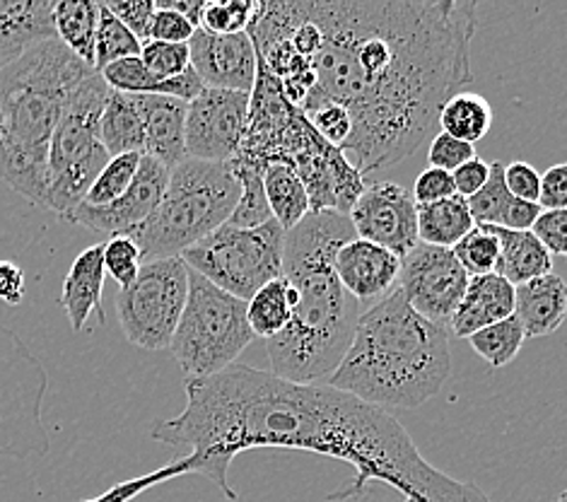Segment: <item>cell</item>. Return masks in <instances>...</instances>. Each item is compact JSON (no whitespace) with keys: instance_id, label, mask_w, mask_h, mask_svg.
Masks as SVG:
<instances>
[{"instance_id":"obj_26","label":"cell","mask_w":567,"mask_h":502,"mask_svg":"<svg viewBox=\"0 0 567 502\" xmlns=\"http://www.w3.org/2000/svg\"><path fill=\"white\" fill-rule=\"evenodd\" d=\"M112 160V155L104 151V147H94L92 153L85 157H80L73 165L59 172L56 176H51L49 192L44 198V208L51 213H56L59 218H69V215L83 203L90 194L92 184L97 182V176L106 167V162Z\"/></svg>"},{"instance_id":"obj_13","label":"cell","mask_w":567,"mask_h":502,"mask_svg":"<svg viewBox=\"0 0 567 502\" xmlns=\"http://www.w3.org/2000/svg\"><path fill=\"white\" fill-rule=\"evenodd\" d=\"M251 94L204 88L186 110V157L233 162L245 143Z\"/></svg>"},{"instance_id":"obj_34","label":"cell","mask_w":567,"mask_h":502,"mask_svg":"<svg viewBox=\"0 0 567 502\" xmlns=\"http://www.w3.org/2000/svg\"><path fill=\"white\" fill-rule=\"evenodd\" d=\"M524 338H526V334L522 329L519 319L512 315L503 321L481 329L478 334L468 338V344L485 362L491 365L493 370H499L517 358V352L524 346Z\"/></svg>"},{"instance_id":"obj_27","label":"cell","mask_w":567,"mask_h":502,"mask_svg":"<svg viewBox=\"0 0 567 502\" xmlns=\"http://www.w3.org/2000/svg\"><path fill=\"white\" fill-rule=\"evenodd\" d=\"M474 227L476 221L471 215L468 201L462 196L417 206V239L430 247L454 249Z\"/></svg>"},{"instance_id":"obj_48","label":"cell","mask_w":567,"mask_h":502,"mask_svg":"<svg viewBox=\"0 0 567 502\" xmlns=\"http://www.w3.org/2000/svg\"><path fill=\"white\" fill-rule=\"evenodd\" d=\"M452 196H456V192L450 172L427 167L425 172L417 174V180L413 184V198L417 206H427V203H437Z\"/></svg>"},{"instance_id":"obj_11","label":"cell","mask_w":567,"mask_h":502,"mask_svg":"<svg viewBox=\"0 0 567 502\" xmlns=\"http://www.w3.org/2000/svg\"><path fill=\"white\" fill-rule=\"evenodd\" d=\"M188 266L177 259L147 262L136 283L114 297L121 331L143 350L169 348L188 300Z\"/></svg>"},{"instance_id":"obj_41","label":"cell","mask_w":567,"mask_h":502,"mask_svg":"<svg viewBox=\"0 0 567 502\" xmlns=\"http://www.w3.org/2000/svg\"><path fill=\"white\" fill-rule=\"evenodd\" d=\"M141 59L147 65V71L157 75L159 80L177 78L192 68V51H188V44H167L147 39V42H143Z\"/></svg>"},{"instance_id":"obj_33","label":"cell","mask_w":567,"mask_h":502,"mask_svg":"<svg viewBox=\"0 0 567 502\" xmlns=\"http://www.w3.org/2000/svg\"><path fill=\"white\" fill-rule=\"evenodd\" d=\"M229 165H233V172L239 182L241 196L227 225L249 229V227H261L268 221H274V213H271V206H268L266 188H264V172L239 157H235Z\"/></svg>"},{"instance_id":"obj_24","label":"cell","mask_w":567,"mask_h":502,"mask_svg":"<svg viewBox=\"0 0 567 502\" xmlns=\"http://www.w3.org/2000/svg\"><path fill=\"white\" fill-rule=\"evenodd\" d=\"M468 208L476 225L505 229H532L544 213L538 203L519 201L507 192L503 162H491V180L476 196L468 198Z\"/></svg>"},{"instance_id":"obj_1","label":"cell","mask_w":567,"mask_h":502,"mask_svg":"<svg viewBox=\"0 0 567 502\" xmlns=\"http://www.w3.org/2000/svg\"><path fill=\"white\" fill-rule=\"evenodd\" d=\"M186 409L153 428V440L188 450V473H200L227 500L229 464L249 450H297L346 461L355 483L336 500L360 495L372 481L409 502H491L476 485L444 477L423 459L394 416L331 387L295 385L274 372L233 365L220 375L186 379Z\"/></svg>"},{"instance_id":"obj_44","label":"cell","mask_w":567,"mask_h":502,"mask_svg":"<svg viewBox=\"0 0 567 502\" xmlns=\"http://www.w3.org/2000/svg\"><path fill=\"white\" fill-rule=\"evenodd\" d=\"M116 20L124 22L141 42L151 39V27L155 18V0H121V3H104Z\"/></svg>"},{"instance_id":"obj_29","label":"cell","mask_w":567,"mask_h":502,"mask_svg":"<svg viewBox=\"0 0 567 502\" xmlns=\"http://www.w3.org/2000/svg\"><path fill=\"white\" fill-rule=\"evenodd\" d=\"M56 39L80 61L94 68V42L100 27V3L92 0H59L53 10Z\"/></svg>"},{"instance_id":"obj_52","label":"cell","mask_w":567,"mask_h":502,"mask_svg":"<svg viewBox=\"0 0 567 502\" xmlns=\"http://www.w3.org/2000/svg\"><path fill=\"white\" fill-rule=\"evenodd\" d=\"M157 8H169L179 12L188 22H192L196 30H200V16H204L206 3L204 0H155Z\"/></svg>"},{"instance_id":"obj_43","label":"cell","mask_w":567,"mask_h":502,"mask_svg":"<svg viewBox=\"0 0 567 502\" xmlns=\"http://www.w3.org/2000/svg\"><path fill=\"white\" fill-rule=\"evenodd\" d=\"M474 157H476L474 145L458 141V139H454V135H447V133L435 135L430 143V153H427L430 167L450 172V174L456 172L462 165H466V162Z\"/></svg>"},{"instance_id":"obj_46","label":"cell","mask_w":567,"mask_h":502,"mask_svg":"<svg viewBox=\"0 0 567 502\" xmlns=\"http://www.w3.org/2000/svg\"><path fill=\"white\" fill-rule=\"evenodd\" d=\"M157 8V6H155ZM196 32V27L188 22L179 12L169 8H157L153 27H151V39L155 42H167V44H188Z\"/></svg>"},{"instance_id":"obj_4","label":"cell","mask_w":567,"mask_h":502,"mask_svg":"<svg viewBox=\"0 0 567 502\" xmlns=\"http://www.w3.org/2000/svg\"><path fill=\"white\" fill-rule=\"evenodd\" d=\"M452 372L450 329L425 319L401 290L362 309L355 338L329 387L374 409H417Z\"/></svg>"},{"instance_id":"obj_9","label":"cell","mask_w":567,"mask_h":502,"mask_svg":"<svg viewBox=\"0 0 567 502\" xmlns=\"http://www.w3.org/2000/svg\"><path fill=\"white\" fill-rule=\"evenodd\" d=\"M286 235L276 221L249 229L223 225L186 249L182 259L220 290L249 303L264 285L282 276Z\"/></svg>"},{"instance_id":"obj_23","label":"cell","mask_w":567,"mask_h":502,"mask_svg":"<svg viewBox=\"0 0 567 502\" xmlns=\"http://www.w3.org/2000/svg\"><path fill=\"white\" fill-rule=\"evenodd\" d=\"M515 317L529 338L556 334L567 317V283L548 274L517 288Z\"/></svg>"},{"instance_id":"obj_54","label":"cell","mask_w":567,"mask_h":502,"mask_svg":"<svg viewBox=\"0 0 567 502\" xmlns=\"http://www.w3.org/2000/svg\"><path fill=\"white\" fill-rule=\"evenodd\" d=\"M0 133H3V116H0Z\"/></svg>"},{"instance_id":"obj_30","label":"cell","mask_w":567,"mask_h":502,"mask_svg":"<svg viewBox=\"0 0 567 502\" xmlns=\"http://www.w3.org/2000/svg\"><path fill=\"white\" fill-rule=\"evenodd\" d=\"M264 188L274 221L286 233H290L312 213V203H309L302 180L288 165H268L264 172Z\"/></svg>"},{"instance_id":"obj_53","label":"cell","mask_w":567,"mask_h":502,"mask_svg":"<svg viewBox=\"0 0 567 502\" xmlns=\"http://www.w3.org/2000/svg\"><path fill=\"white\" fill-rule=\"evenodd\" d=\"M556 502H567V488H565V491L556 498Z\"/></svg>"},{"instance_id":"obj_22","label":"cell","mask_w":567,"mask_h":502,"mask_svg":"<svg viewBox=\"0 0 567 502\" xmlns=\"http://www.w3.org/2000/svg\"><path fill=\"white\" fill-rule=\"evenodd\" d=\"M104 244H94L73 262L69 276L63 280V290L59 295V305L69 315L71 329L78 334L85 329L92 315H97L104 327L106 315L102 309V288H104Z\"/></svg>"},{"instance_id":"obj_36","label":"cell","mask_w":567,"mask_h":502,"mask_svg":"<svg viewBox=\"0 0 567 502\" xmlns=\"http://www.w3.org/2000/svg\"><path fill=\"white\" fill-rule=\"evenodd\" d=\"M143 153H128V155H118L106 162V167L102 170V174L97 176V182L92 184L90 194L83 203L87 206H110L116 198L124 196L128 192V186L133 184L141 167Z\"/></svg>"},{"instance_id":"obj_16","label":"cell","mask_w":567,"mask_h":502,"mask_svg":"<svg viewBox=\"0 0 567 502\" xmlns=\"http://www.w3.org/2000/svg\"><path fill=\"white\" fill-rule=\"evenodd\" d=\"M112 88L104 83L102 73L94 71L90 78L78 85L73 98L65 106L56 131L51 139L49 151V174L56 176L80 157L100 147V124L106 100H110Z\"/></svg>"},{"instance_id":"obj_50","label":"cell","mask_w":567,"mask_h":502,"mask_svg":"<svg viewBox=\"0 0 567 502\" xmlns=\"http://www.w3.org/2000/svg\"><path fill=\"white\" fill-rule=\"evenodd\" d=\"M452 180H454L456 196L468 201L471 196H476L485 184H488L491 165L488 162H483L481 157H474V160H468L466 165L458 167L456 172H452Z\"/></svg>"},{"instance_id":"obj_47","label":"cell","mask_w":567,"mask_h":502,"mask_svg":"<svg viewBox=\"0 0 567 502\" xmlns=\"http://www.w3.org/2000/svg\"><path fill=\"white\" fill-rule=\"evenodd\" d=\"M505 186L515 198L538 203L542 198V172L532 167L529 162H512V165H505Z\"/></svg>"},{"instance_id":"obj_6","label":"cell","mask_w":567,"mask_h":502,"mask_svg":"<svg viewBox=\"0 0 567 502\" xmlns=\"http://www.w3.org/2000/svg\"><path fill=\"white\" fill-rule=\"evenodd\" d=\"M237 157L261 172L268 165L295 170L307 188L312 213L336 211L348 215L368 188L364 176L350 165L339 147L323 141L305 112L286 98L278 78L261 59L251 90L245 143Z\"/></svg>"},{"instance_id":"obj_45","label":"cell","mask_w":567,"mask_h":502,"mask_svg":"<svg viewBox=\"0 0 567 502\" xmlns=\"http://www.w3.org/2000/svg\"><path fill=\"white\" fill-rule=\"evenodd\" d=\"M532 233L550 256L556 254L567 259V211H544L534 223Z\"/></svg>"},{"instance_id":"obj_31","label":"cell","mask_w":567,"mask_h":502,"mask_svg":"<svg viewBox=\"0 0 567 502\" xmlns=\"http://www.w3.org/2000/svg\"><path fill=\"white\" fill-rule=\"evenodd\" d=\"M295 305L297 293L282 276L264 285V288L247 303V319L254 336L264 338V341H271V338L286 331L292 319Z\"/></svg>"},{"instance_id":"obj_28","label":"cell","mask_w":567,"mask_h":502,"mask_svg":"<svg viewBox=\"0 0 567 502\" xmlns=\"http://www.w3.org/2000/svg\"><path fill=\"white\" fill-rule=\"evenodd\" d=\"M100 143L112 157L143 153L145 155V133L133 94L114 92L106 100L102 124H100Z\"/></svg>"},{"instance_id":"obj_20","label":"cell","mask_w":567,"mask_h":502,"mask_svg":"<svg viewBox=\"0 0 567 502\" xmlns=\"http://www.w3.org/2000/svg\"><path fill=\"white\" fill-rule=\"evenodd\" d=\"M145 133V155L174 170L186 160V110L188 104L159 98V94H133Z\"/></svg>"},{"instance_id":"obj_19","label":"cell","mask_w":567,"mask_h":502,"mask_svg":"<svg viewBox=\"0 0 567 502\" xmlns=\"http://www.w3.org/2000/svg\"><path fill=\"white\" fill-rule=\"evenodd\" d=\"M53 0H0V68L56 39Z\"/></svg>"},{"instance_id":"obj_12","label":"cell","mask_w":567,"mask_h":502,"mask_svg":"<svg viewBox=\"0 0 567 502\" xmlns=\"http://www.w3.org/2000/svg\"><path fill=\"white\" fill-rule=\"evenodd\" d=\"M468 274L452 249L417 242L401 259L399 290L425 319L450 329V321L468 288Z\"/></svg>"},{"instance_id":"obj_10","label":"cell","mask_w":567,"mask_h":502,"mask_svg":"<svg viewBox=\"0 0 567 502\" xmlns=\"http://www.w3.org/2000/svg\"><path fill=\"white\" fill-rule=\"evenodd\" d=\"M47 370L18 334L0 327V457H44L49 438L42 423Z\"/></svg>"},{"instance_id":"obj_25","label":"cell","mask_w":567,"mask_h":502,"mask_svg":"<svg viewBox=\"0 0 567 502\" xmlns=\"http://www.w3.org/2000/svg\"><path fill=\"white\" fill-rule=\"evenodd\" d=\"M491 227V225H488ZM497 242H499V262H497V276L509 280L515 288L529 283L534 278L548 276L553 270V256L536 239L532 229H505V227H491Z\"/></svg>"},{"instance_id":"obj_38","label":"cell","mask_w":567,"mask_h":502,"mask_svg":"<svg viewBox=\"0 0 567 502\" xmlns=\"http://www.w3.org/2000/svg\"><path fill=\"white\" fill-rule=\"evenodd\" d=\"M259 12V3L251 0H225V3H206L200 16V30L210 34H241L249 32V27Z\"/></svg>"},{"instance_id":"obj_21","label":"cell","mask_w":567,"mask_h":502,"mask_svg":"<svg viewBox=\"0 0 567 502\" xmlns=\"http://www.w3.org/2000/svg\"><path fill=\"white\" fill-rule=\"evenodd\" d=\"M517 288L497 274L468 280L464 300L458 303L450 329L456 338H471L491 324L515 315Z\"/></svg>"},{"instance_id":"obj_3","label":"cell","mask_w":567,"mask_h":502,"mask_svg":"<svg viewBox=\"0 0 567 502\" xmlns=\"http://www.w3.org/2000/svg\"><path fill=\"white\" fill-rule=\"evenodd\" d=\"M355 239L348 215L309 213L286 235L282 278L297 293L288 329L266 341L271 372L286 382L315 385L331 377L353 344L362 307L336 276V254Z\"/></svg>"},{"instance_id":"obj_39","label":"cell","mask_w":567,"mask_h":502,"mask_svg":"<svg viewBox=\"0 0 567 502\" xmlns=\"http://www.w3.org/2000/svg\"><path fill=\"white\" fill-rule=\"evenodd\" d=\"M141 266H143L141 249L131 237L118 235V237H112L110 242H104V270L106 276H112L116 280L121 290H126L136 283Z\"/></svg>"},{"instance_id":"obj_18","label":"cell","mask_w":567,"mask_h":502,"mask_svg":"<svg viewBox=\"0 0 567 502\" xmlns=\"http://www.w3.org/2000/svg\"><path fill=\"white\" fill-rule=\"evenodd\" d=\"M336 276L343 288L355 297L362 309L382 303L394 290H399L401 259L384 247L372 242L350 239L336 254Z\"/></svg>"},{"instance_id":"obj_32","label":"cell","mask_w":567,"mask_h":502,"mask_svg":"<svg viewBox=\"0 0 567 502\" xmlns=\"http://www.w3.org/2000/svg\"><path fill=\"white\" fill-rule=\"evenodd\" d=\"M442 133L476 145L493 126V106L476 92H458L440 112Z\"/></svg>"},{"instance_id":"obj_5","label":"cell","mask_w":567,"mask_h":502,"mask_svg":"<svg viewBox=\"0 0 567 502\" xmlns=\"http://www.w3.org/2000/svg\"><path fill=\"white\" fill-rule=\"evenodd\" d=\"M94 68L59 39L0 68V180L12 192L44 208L51 184L49 151L73 92Z\"/></svg>"},{"instance_id":"obj_8","label":"cell","mask_w":567,"mask_h":502,"mask_svg":"<svg viewBox=\"0 0 567 502\" xmlns=\"http://www.w3.org/2000/svg\"><path fill=\"white\" fill-rule=\"evenodd\" d=\"M254 338L247 303L192 270L188 300L169 344L186 379H204L233 368Z\"/></svg>"},{"instance_id":"obj_42","label":"cell","mask_w":567,"mask_h":502,"mask_svg":"<svg viewBox=\"0 0 567 502\" xmlns=\"http://www.w3.org/2000/svg\"><path fill=\"white\" fill-rule=\"evenodd\" d=\"M305 116L321 139L333 147H339V151L348 143L350 131H353V121H350L348 112L339 104H317L309 112H305Z\"/></svg>"},{"instance_id":"obj_15","label":"cell","mask_w":567,"mask_h":502,"mask_svg":"<svg viewBox=\"0 0 567 502\" xmlns=\"http://www.w3.org/2000/svg\"><path fill=\"white\" fill-rule=\"evenodd\" d=\"M169 174L172 170L162 165V162L151 155H143L136 180H133L124 196L100 208L80 203L65 221L85 225L94 229V233H104L110 237L131 235L133 229L143 225L157 211L162 198H165Z\"/></svg>"},{"instance_id":"obj_2","label":"cell","mask_w":567,"mask_h":502,"mask_svg":"<svg viewBox=\"0 0 567 502\" xmlns=\"http://www.w3.org/2000/svg\"><path fill=\"white\" fill-rule=\"evenodd\" d=\"M474 0H312L321 47L300 106L339 104L353 121L346 160L362 176L399 165L474 80Z\"/></svg>"},{"instance_id":"obj_37","label":"cell","mask_w":567,"mask_h":502,"mask_svg":"<svg viewBox=\"0 0 567 502\" xmlns=\"http://www.w3.org/2000/svg\"><path fill=\"white\" fill-rule=\"evenodd\" d=\"M452 252L468 278L488 276L497 270L499 242L488 225H476Z\"/></svg>"},{"instance_id":"obj_51","label":"cell","mask_w":567,"mask_h":502,"mask_svg":"<svg viewBox=\"0 0 567 502\" xmlns=\"http://www.w3.org/2000/svg\"><path fill=\"white\" fill-rule=\"evenodd\" d=\"M24 297V270L12 262H0V303L18 307Z\"/></svg>"},{"instance_id":"obj_14","label":"cell","mask_w":567,"mask_h":502,"mask_svg":"<svg viewBox=\"0 0 567 502\" xmlns=\"http://www.w3.org/2000/svg\"><path fill=\"white\" fill-rule=\"evenodd\" d=\"M355 237L384 247L403 259L417 242V203L394 182L368 184L348 213Z\"/></svg>"},{"instance_id":"obj_40","label":"cell","mask_w":567,"mask_h":502,"mask_svg":"<svg viewBox=\"0 0 567 502\" xmlns=\"http://www.w3.org/2000/svg\"><path fill=\"white\" fill-rule=\"evenodd\" d=\"M102 78L114 92H124V94H155L162 83L157 75L147 71V65L143 63L141 57L106 65L102 71Z\"/></svg>"},{"instance_id":"obj_17","label":"cell","mask_w":567,"mask_h":502,"mask_svg":"<svg viewBox=\"0 0 567 502\" xmlns=\"http://www.w3.org/2000/svg\"><path fill=\"white\" fill-rule=\"evenodd\" d=\"M188 51H192V68L206 88L251 94L259 57L247 32L210 34L196 30Z\"/></svg>"},{"instance_id":"obj_7","label":"cell","mask_w":567,"mask_h":502,"mask_svg":"<svg viewBox=\"0 0 567 502\" xmlns=\"http://www.w3.org/2000/svg\"><path fill=\"white\" fill-rule=\"evenodd\" d=\"M241 188L229 162H200L186 157L169 174L165 198L131 237L143 264L177 259L200 239L229 223Z\"/></svg>"},{"instance_id":"obj_49","label":"cell","mask_w":567,"mask_h":502,"mask_svg":"<svg viewBox=\"0 0 567 502\" xmlns=\"http://www.w3.org/2000/svg\"><path fill=\"white\" fill-rule=\"evenodd\" d=\"M542 211H567V162L553 165L542 174Z\"/></svg>"},{"instance_id":"obj_35","label":"cell","mask_w":567,"mask_h":502,"mask_svg":"<svg viewBox=\"0 0 567 502\" xmlns=\"http://www.w3.org/2000/svg\"><path fill=\"white\" fill-rule=\"evenodd\" d=\"M143 42L128 27L116 20L104 3H100V27L97 42H94V71L102 73L106 65L116 61L141 57Z\"/></svg>"}]
</instances>
